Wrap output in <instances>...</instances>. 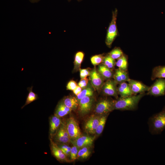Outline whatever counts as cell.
I'll return each instance as SVG.
<instances>
[{
	"instance_id": "obj_1",
	"label": "cell",
	"mask_w": 165,
	"mask_h": 165,
	"mask_svg": "<svg viewBox=\"0 0 165 165\" xmlns=\"http://www.w3.org/2000/svg\"><path fill=\"white\" fill-rule=\"evenodd\" d=\"M146 94L145 93L126 97L118 98L115 101L114 110H135L138 108L140 100Z\"/></svg>"
},
{
	"instance_id": "obj_2",
	"label": "cell",
	"mask_w": 165,
	"mask_h": 165,
	"mask_svg": "<svg viewBox=\"0 0 165 165\" xmlns=\"http://www.w3.org/2000/svg\"><path fill=\"white\" fill-rule=\"evenodd\" d=\"M148 125L149 132L152 134L162 133L165 129V106L161 111L150 118Z\"/></svg>"
},
{
	"instance_id": "obj_3",
	"label": "cell",
	"mask_w": 165,
	"mask_h": 165,
	"mask_svg": "<svg viewBox=\"0 0 165 165\" xmlns=\"http://www.w3.org/2000/svg\"><path fill=\"white\" fill-rule=\"evenodd\" d=\"M118 10L116 9L112 12V20L107 30L105 39V43L109 48L111 47L112 44L116 38L119 35L116 25Z\"/></svg>"
},
{
	"instance_id": "obj_4",
	"label": "cell",
	"mask_w": 165,
	"mask_h": 165,
	"mask_svg": "<svg viewBox=\"0 0 165 165\" xmlns=\"http://www.w3.org/2000/svg\"><path fill=\"white\" fill-rule=\"evenodd\" d=\"M115 101L107 98L101 100L96 105L95 112L101 115L108 114L114 110Z\"/></svg>"
},
{
	"instance_id": "obj_5",
	"label": "cell",
	"mask_w": 165,
	"mask_h": 165,
	"mask_svg": "<svg viewBox=\"0 0 165 165\" xmlns=\"http://www.w3.org/2000/svg\"><path fill=\"white\" fill-rule=\"evenodd\" d=\"M147 94L155 97L165 94V79L158 78L149 86Z\"/></svg>"
},
{
	"instance_id": "obj_6",
	"label": "cell",
	"mask_w": 165,
	"mask_h": 165,
	"mask_svg": "<svg viewBox=\"0 0 165 165\" xmlns=\"http://www.w3.org/2000/svg\"><path fill=\"white\" fill-rule=\"evenodd\" d=\"M66 127L71 139L74 140L82 136L78 123L73 117L68 119Z\"/></svg>"
},
{
	"instance_id": "obj_7",
	"label": "cell",
	"mask_w": 165,
	"mask_h": 165,
	"mask_svg": "<svg viewBox=\"0 0 165 165\" xmlns=\"http://www.w3.org/2000/svg\"><path fill=\"white\" fill-rule=\"evenodd\" d=\"M117 84L114 79H109L104 82L101 90L105 95L113 96L117 98L118 94Z\"/></svg>"
},
{
	"instance_id": "obj_8",
	"label": "cell",
	"mask_w": 165,
	"mask_h": 165,
	"mask_svg": "<svg viewBox=\"0 0 165 165\" xmlns=\"http://www.w3.org/2000/svg\"><path fill=\"white\" fill-rule=\"evenodd\" d=\"M89 78L94 88L97 90H101L105 79L95 68L91 71Z\"/></svg>"
},
{
	"instance_id": "obj_9",
	"label": "cell",
	"mask_w": 165,
	"mask_h": 165,
	"mask_svg": "<svg viewBox=\"0 0 165 165\" xmlns=\"http://www.w3.org/2000/svg\"><path fill=\"white\" fill-rule=\"evenodd\" d=\"M127 82L133 95L145 93L147 92L149 88V86L142 82L135 80L130 79Z\"/></svg>"
},
{
	"instance_id": "obj_10",
	"label": "cell",
	"mask_w": 165,
	"mask_h": 165,
	"mask_svg": "<svg viewBox=\"0 0 165 165\" xmlns=\"http://www.w3.org/2000/svg\"><path fill=\"white\" fill-rule=\"evenodd\" d=\"M79 110L82 115L89 113L91 110L93 103L92 97H85L79 100Z\"/></svg>"
},
{
	"instance_id": "obj_11",
	"label": "cell",
	"mask_w": 165,
	"mask_h": 165,
	"mask_svg": "<svg viewBox=\"0 0 165 165\" xmlns=\"http://www.w3.org/2000/svg\"><path fill=\"white\" fill-rule=\"evenodd\" d=\"M100 118V117L95 115H92L90 117L85 125V130L87 133L92 134L95 133Z\"/></svg>"
},
{
	"instance_id": "obj_12",
	"label": "cell",
	"mask_w": 165,
	"mask_h": 165,
	"mask_svg": "<svg viewBox=\"0 0 165 165\" xmlns=\"http://www.w3.org/2000/svg\"><path fill=\"white\" fill-rule=\"evenodd\" d=\"M95 139V137L88 136H81L74 140H71V142L78 148L91 146Z\"/></svg>"
},
{
	"instance_id": "obj_13",
	"label": "cell",
	"mask_w": 165,
	"mask_h": 165,
	"mask_svg": "<svg viewBox=\"0 0 165 165\" xmlns=\"http://www.w3.org/2000/svg\"><path fill=\"white\" fill-rule=\"evenodd\" d=\"M113 78L117 84L128 82L130 78L127 71H124L118 68L114 73Z\"/></svg>"
},
{
	"instance_id": "obj_14",
	"label": "cell",
	"mask_w": 165,
	"mask_h": 165,
	"mask_svg": "<svg viewBox=\"0 0 165 165\" xmlns=\"http://www.w3.org/2000/svg\"><path fill=\"white\" fill-rule=\"evenodd\" d=\"M51 148L53 154L57 159L65 162H68L66 156L62 150L52 141H51Z\"/></svg>"
},
{
	"instance_id": "obj_15",
	"label": "cell",
	"mask_w": 165,
	"mask_h": 165,
	"mask_svg": "<svg viewBox=\"0 0 165 165\" xmlns=\"http://www.w3.org/2000/svg\"><path fill=\"white\" fill-rule=\"evenodd\" d=\"M117 92L121 97H126L133 95L129 84L126 82L119 84Z\"/></svg>"
},
{
	"instance_id": "obj_16",
	"label": "cell",
	"mask_w": 165,
	"mask_h": 165,
	"mask_svg": "<svg viewBox=\"0 0 165 165\" xmlns=\"http://www.w3.org/2000/svg\"><path fill=\"white\" fill-rule=\"evenodd\" d=\"M97 71L105 80H107L113 78L114 73L112 70L102 64L99 65Z\"/></svg>"
},
{
	"instance_id": "obj_17",
	"label": "cell",
	"mask_w": 165,
	"mask_h": 165,
	"mask_svg": "<svg viewBox=\"0 0 165 165\" xmlns=\"http://www.w3.org/2000/svg\"><path fill=\"white\" fill-rule=\"evenodd\" d=\"M156 78H165V65L156 66L152 69L151 79Z\"/></svg>"
},
{
	"instance_id": "obj_18",
	"label": "cell",
	"mask_w": 165,
	"mask_h": 165,
	"mask_svg": "<svg viewBox=\"0 0 165 165\" xmlns=\"http://www.w3.org/2000/svg\"><path fill=\"white\" fill-rule=\"evenodd\" d=\"M63 103L72 110L76 109L79 105V101L77 98L71 96L65 97Z\"/></svg>"
},
{
	"instance_id": "obj_19",
	"label": "cell",
	"mask_w": 165,
	"mask_h": 165,
	"mask_svg": "<svg viewBox=\"0 0 165 165\" xmlns=\"http://www.w3.org/2000/svg\"><path fill=\"white\" fill-rule=\"evenodd\" d=\"M84 54L82 51L77 52L75 55L74 61V72H77L80 69L81 64L84 58Z\"/></svg>"
},
{
	"instance_id": "obj_20",
	"label": "cell",
	"mask_w": 165,
	"mask_h": 165,
	"mask_svg": "<svg viewBox=\"0 0 165 165\" xmlns=\"http://www.w3.org/2000/svg\"><path fill=\"white\" fill-rule=\"evenodd\" d=\"M116 65L120 69L127 71L128 67L127 56L124 54L122 57L117 59L116 62Z\"/></svg>"
},
{
	"instance_id": "obj_21",
	"label": "cell",
	"mask_w": 165,
	"mask_h": 165,
	"mask_svg": "<svg viewBox=\"0 0 165 165\" xmlns=\"http://www.w3.org/2000/svg\"><path fill=\"white\" fill-rule=\"evenodd\" d=\"M61 123L60 118L55 115L51 118L50 121V131L51 134L53 133L57 130Z\"/></svg>"
},
{
	"instance_id": "obj_22",
	"label": "cell",
	"mask_w": 165,
	"mask_h": 165,
	"mask_svg": "<svg viewBox=\"0 0 165 165\" xmlns=\"http://www.w3.org/2000/svg\"><path fill=\"white\" fill-rule=\"evenodd\" d=\"M116 63L115 60L112 58L108 53L105 56L102 63L105 66L112 70L114 69Z\"/></svg>"
},
{
	"instance_id": "obj_23",
	"label": "cell",
	"mask_w": 165,
	"mask_h": 165,
	"mask_svg": "<svg viewBox=\"0 0 165 165\" xmlns=\"http://www.w3.org/2000/svg\"><path fill=\"white\" fill-rule=\"evenodd\" d=\"M94 91L90 87H86L82 90L81 92L77 96L78 100L86 97H92L93 95Z\"/></svg>"
},
{
	"instance_id": "obj_24",
	"label": "cell",
	"mask_w": 165,
	"mask_h": 165,
	"mask_svg": "<svg viewBox=\"0 0 165 165\" xmlns=\"http://www.w3.org/2000/svg\"><path fill=\"white\" fill-rule=\"evenodd\" d=\"M108 114L102 115L100 117L98 126L96 129L95 133L101 134L102 132L105 127Z\"/></svg>"
},
{
	"instance_id": "obj_25",
	"label": "cell",
	"mask_w": 165,
	"mask_h": 165,
	"mask_svg": "<svg viewBox=\"0 0 165 165\" xmlns=\"http://www.w3.org/2000/svg\"><path fill=\"white\" fill-rule=\"evenodd\" d=\"M28 90L29 91V93L25 103L22 108L38 98L37 95L32 91V86H31V88H28Z\"/></svg>"
},
{
	"instance_id": "obj_26",
	"label": "cell",
	"mask_w": 165,
	"mask_h": 165,
	"mask_svg": "<svg viewBox=\"0 0 165 165\" xmlns=\"http://www.w3.org/2000/svg\"><path fill=\"white\" fill-rule=\"evenodd\" d=\"M90 153L91 152L88 146L82 147L78 151L77 158L86 159L89 156Z\"/></svg>"
},
{
	"instance_id": "obj_27",
	"label": "cell",
	"mask_w": 165,
	"mask_h": 165,
	"mask_svg": "<svg viewBox=\"0 0 165 165\" xmlns=\"http://www.w3.org/2000/svg\"><path fill=\"white\" fill-rule=\"evenodd\" d=\"M108 54L115 60H117L124 54L122 50L119 47H115Z\"/></svg>"
},
{
	"instance_id": "obj_28",
	"label": "cell",
	"mask_w": 165,
	"mask_h": 165,
	"mask_svg": "<svg viewBox=\"0 0 165 165\" xmlns=\"http://www.w3.org/2000/svg\"><path fill=\"white\" fill-rule=\"evenodd\" d=\"M105 56L103 54L96 55L92 56L90 58L92 64L94 66L100 64L102 63Z\"/></svg>"
},
{
	"instance_id": "obj_29",
	"label": "cell",
	"mask_w": 165,
	"mask_h": 165,
	"mask_svg": "<svg viewBox=\"0 0 165 165\" xmlns=\"http://www.w3.org/2000/svg\"><path fill=\"white\" fill-rule=\"evenodd\" d=\"M68 113H69L68 112L65 110L58 105L56 109L55 115L60 118L63 117Z\"/></svg>"
},
{
	"instance_id": "obj_30",
	"label": "cell",
	"mask_w": 165,
	"mask_h": 165,
	"mask_svg": "<svg viewBox=\"0 0 165 165\" xmlns=\"http://www.w3.org/2000/svg\"><path fill=\"white\" fill-rule=\"evenodd\" d=\"M56 140L59 142L63 143H67L71 141V139L69 137L63 136L58 133L56 136Z\"/></svg>"
},
{
	"instance_id": "obj_31",
	"label": "cell",
	"mask_w": 165,
	"mask_h": 165,
	"mask_svg": "<svg viewBox=\"0 0 165 165\" xmlns=\"http://www.w3.org/2000/svg\"><path fill=\"white\" fill-rule=\"evenodd\" d=\"M78 148L74 145L72 147L70 156L71 159L72 161H74L77 158V154L79 151Z\"/></svg>"
},
{
	"instance_id": "obj_32",
	"label": "cell",
	"mask_w": 165,
	"mask_h": 165,
	"mask_svg": "<svg viewBox=\"0 0 165 165\" xmlns=\"http://www.w3.org/2000/svg\"><path fill=\"white\" fill-rule=\"evenodd\" d=\"M80 76L81 79L86 78V77L88 76H90L91 71L88 69H80Z\"/></svg>"
},
{
	"instance_id": "obj_33",
	"label": "cell",
	"mask_w": 165,
	"mask_h": 165,
	"mask_svg": "<svg viewBox=\"0 0 165 165\" xmlns=\"http://www.w3.org/2000/svg\"><path fill=\"white\" fill-rule=\"evenodd\" d=\"M76 82L73 81H70L67 84L66 86L67 90L73 91L77 86Z\"/></svg>"
},
{
	"instance_id": "obj_34",
	"label": "cell",
	"mask_w": 165,
	"mask_h": 165,
	"mask_svg": "<svg viewBox=\"0 0 165 165\" xmlns=\"http://www.w3.org/2000/svg\"><path fill=\"white\" fill-rule=\"evenodd\" d=\"M88 79L87 78L81 79L78 85L82 88H84L86 87L88 82Z\"/></svg>"
},
{
	"instance_id": "obj_35",
	"label": "cell",
	"mask_w": 165,
	"mask_h": 165,
	"mask_svg": "<svg viewBox=\"0 0 165 165\" xmlns=\"http://www.w3.org/2000/svg\"><path fill=\"white\" fill-rule=\"evenodd\" d=\"M58 105L69 113L72 110L70 108L64 105L63 103H60Z\"/></svg>"
},
{
	"instance_id": "obj_36",
	"label": "cell",
	"mask_w": 165,
	"mask_h": 165,
	"mask_svg": "<svg viewBox=\"0 0 165 165\" xmlns=\"http://www.w3.org/2000/svg\"><path fill=\"white\" fill-rule=\"evenodd\" d=\"M82 88L81 87L78 85L75 89L73 91L74 94L76 96H77L82 91Z\"/></svg>"
},
{
	"instance_id": "obj_37",
	"label": "cell",
	"mask_w": 165,
	"mask_h": 165,
	"mask_svg": "<svg viewBox=\"0 0 165 165\" xmlns=\"http://www.w3.org/2000/svg\"><path fill=\"white\" fill-rule=\"evenodd\" d=\"M69 146L65 145H62L59 147L61 150H66Z\"/></svg>"
},
{
	"instance_id": "obj_38",
	"label": "cell",
	"mask_w": 165,
	"mask_h": 165,
	"mask_svg": "<svg viewBox=\"0 0 165 165\" xmlns=\"http://www.w3.org/2000/svg\"><path fill=\"white\" fill-rule=\"evenodd\" d=\"M63 152L66 156H69L70 155V152L66 150H62Z\"/></svg>"
},
{
	"instance_id": "obj_39",
	"label": "cell",
	"mask_w": 165,
	"mask_h": 165,
	"mask_svg": "<svg viewBox=\"0 0 165 165\" xmlns=\"http://www.w3.org/2000/svg\"><path fill=\"white\" fill-rule=\"evenodd\" d=\"M32 3H36L38 2L40 0H29Z\"/></svg>"
},
{
	"instance_id": "obj_40",
	"label": "cell",
	"mask_w": 165,
	"mask_h": 165,
	"mask_svg": "<svg viewBox=\"0 0 165 165\" xmlns=\"http://www.w3.org/2000/svg\"><path fill=\"white\" fill-rule=\"evenodd\" d=\"M69 2H70V1H71V0H67ZM78 0V1H81V0Z\"/></svg>"
}]
</instances>
